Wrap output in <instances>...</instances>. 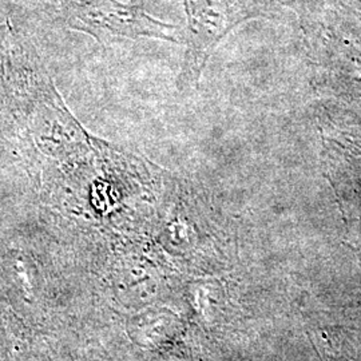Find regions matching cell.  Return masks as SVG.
Here are the masks:
<instances>
[{"label": "cell", "instance_id": "cell-1", "mask_svg": "<svg viewBox=\"0 0 361 361\" xmlns=\"http://www.w3.org/2000/svg\"><path fill=\"white\" fill-rule=\"evenodd\" d=\"M56 3L66 23L74 30L87 32L99 43L116 38L162 39L182 42L177 28L165 25L142 8L122 4L116 0H52Z\"/></svg>", "mask_w": 361, "mask_h": 361}]
</instances>
